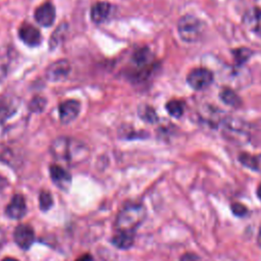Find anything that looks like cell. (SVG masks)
Masks as SVG:
<instances>
[{
	"instance_id": "obj_1",
	"label": "cell",
	"mask_w": 261,
	"mask_h": 261,
	"mask_svg": "<svg viewBox=\"0 0 261 261\" xmlns=\"http://www.w3.org/2000/svg\"><path fill=\"white\" fill-rule=\"evenodd\" d=\"M52 156L68 165H76L84 162L89 156L88 146L74 138L59 137L55 139L50 148Z\"/></svg>"
},
{
	"instance_id": "obj_2",
	"label": "cell",
	"mask_w": 261,
	"mask_h": 261,
	"mask_svg": "<svg viewBox=\"0 0 261 261\" xmlns=\"http://www.w3.org/2000/svg\"><path fill=\"white\" fill-rule=\"evenodd\" d=\"M147 215L143 204H126L118 212L115 220V230L136 232Z\"/></svg>"
},
{
	"instance_id": "obj_3",
	"label": "cell",
	"mask_w": 261,
	"mask_h": 261,
	"mask_svg": "<svg viewBox=\"0 0 261 261\" xmlns=\"http://www.w3.org/2000/svg\"><path fill=\"white\" fill-rule=\"evenodd\" d=\"M204 23L192 14H186L179 18L177 23L178 35L185 42H197L203 34Z\"/></svg>"
},
{
	"instance_id": "obj_4",
	"label": "cell",
	"mask_w": 261,
	"mask_h": 261,
	"mask_svg": "<svg viewBox=\"0 0 261 261\" xmlns=\"http://www.w3.org/2000/svg\"><path fill=\"white\" fill-rule=\"evenodd\" d=\"M223 136L233 142H245L248 138V128L246 123L238 118L229 117L223 121Z\"/></svg>"
},
{
	"instance_id": "obj_5",
	"label": "cell",
	"mask_w": 261,
	"mask_h": 261,
	"mask_svg": "<svg viewBox=\"0 0 261 261\" xmlns=\"http://www.w3.org/2000/svg\"><path fill=\"white\" fill-rule=\"evenodd\" d=\"M213 82V73L207 68H194L187 75V83L194 90H204Z\"/></svg>"
},
{
	"instance_id": "obj_6",
	"label": "cell",
	"mask_w": 261,
	"mask_h": 261,
	"mask_svg": "<svg viewBox=\"0 0 261 261\" xmlns=\"http://www.w3.org/2000/svg\"><path fill=\"white\" fill-rule=\"evenodd\" d=\"M133 62L141 70L140 76H147L154 67V55L147 47H142L133 54Z\"/></svg>"
},
{
	"instance_id": "obj_7",
	"label": "cell",
	"mask_w": 261,
	"mask_h": 261,
	"mask_svg": "<svg viewBox=\"0 0 261 261\" xmlns=\"http://www.w3.org/2000/svg\"><path fill=\"white\" fill-rule=\"evenodd\" d=\"M13 240L20 249L29 250L35 242L34 228L28 223L16 225L13 231Z\"/></svg>"
},
{
	"instance_id": "obj_8",
	"label": "cell",
	"mask_w": 261,
	"mask_h": 261,
	"mask_svg": "<svg viewBox=\"0 0 261 261\" xmlns=\"http://www.w3.org/2000/svg\"><path fill=\"white\" fill-rule=\"evenodd\" d=\"M27 210L24 197L21 194H14L5 207V215L10 219H21L27 214Z\"/></svg>"
},
{
	"instance_id": "obj_9",
	"label": "cell",
	"mask_w": 261,
	"mask_h": 261,
	"mask_svg": "<svg viewBox=\"0 0 261 261\" xmlns=\"http://www.w3.org/2000/svg\"><path fill=\"white\" fill-rule=\"evenodd\" d=\"M49 172L52 182L59 190L64 192H67L69 190L71 185V175L66 169L58 164H52L49 167Z\"/></svg>"
},
{
	"instance_id": "obj_10",
	"label": "cell",
	"mask_w": 261,
	"mask_h": 261,
	"mask_svg": "<svg viewBox=\"0 0 261 261\" xmlns=\"http://www.w3.org/2000/svg\"><path fill=\"white\" fill-rule=\"evenodd\" d=\"M70 71V64L65 59L51 63L46 69V77L51 82H59L67 77Z\"/></svg>"
},
{
	"instance_id": "obj_11",
	"label": "cell",
	"mask_w": 261,
	"mask_h": 261,
	"mask_svg": "<svg viewBox=\"0 0 261 261\" xmlns=\"http://www.w3.org/2000/svg\"><path fill=\"white\" fill-rule=\"evenodd\" d=\"M81 109V104L76 100H66L59 105V118L62 123H69L74 120Z\"/></svg>"
},
{
	"instance_id": "obj_12",
	"label": "cell",
	"mask_w": 261,
	"mask_h": 261,
	"mask_svg": "<svg viewBox=\"0 0 261 261\" xmlns=\"http://www.w3.org/2000/svg\"><path fill=\"white\" fill-rule=\"evenodd\" d=\"M18 36L28 46H38L42 42V35L40 31L31 23H22L19 27Z\"/></svg>"
},
{
	"instance_id": "obj_13",
	"label": "cell",
	"mask_w": 261,
	"mask_h": 261,
	"mask_svg": "<svg viewBox=\"0 0 261 261\" xmlns=\"http://www.w3.org/2000/svg\"><path fill=\"white\" fill-rule=\"evenodd\" d=\"M35 19L43 27H50L55 20V7L47 1L41 4L35 11Z\"/></svg>"
},
{
	"instance_id": "obj_14",
	"label": "cell",
	"mask_w": 261,
	"mask_h": 261,
	"mask_svg": "<svg viewBox=\"0 0 261 261\" xmlns=\"http://www.w3.org/2000/svg\"><path fill=\"white\" fill-rule=\"evenodd\" d=\"M136 239V232L130 231H122V230H115L111 243L112 245L120 250H127L133 247Z\"/></svg>"
},
{
	"instance_id": "obj_15",
	"label": "cell",
	"mask_w": 261,
	"mask_h": 261,
	"mask_svg": "<svg viewBox=\"0 0 261 261\" xmlns=\"http://www.w3.org/2000/svg\"><path fill=\"white\" fill-rule=\"evenodd\" d=\"M245 25L256 34H261V8L254 7L248 10L244 16Z\"/></svg>"
},
{
	"instance_id": "obj_16",
	"label": "cell",
	"mask_w": 261,
	"mask_h": 261,
	"mask_svg": "<svg viewBox=\"0 0 261 261\" xmlns=\"http://www.w3.org/2000/svg\"><path fill=\"white\" fill-rule=\"evenodd\" d=\"M111 6L108 2L105 1H100L96 2L92 7H91V19L96 22V23H101L103 22L109 15L110 13Z\"/></svg>"
},
{
	"instance_id": "obj_17",
	"label": "cell",
	"mask_w": 261,
	"mask_h": 261,
	"mask_svg": "<svg viewBox=\"0 0 261 261\" xmlns=\"http://www.w3.org/2000/svg\"><path fill=\"white\" fill-rule=\"evenodd\" d=\"M239 161L247 168L255 171H261V155L241 153L239 156Z\"/></svg>"
},
{
	"instance_id": "obj_18",
	"label": "cell",
	"mask_w": 261,
	"mask_h": 261,
	"mask_svg": "<svg viewBox=\"0 0 261 261\" xmlns=\"http://www.w3.org/2000/svg\"><path fill=\"white\" fill-rule=\"evenodd\" d=\"M219 98L222 100L223 103L231 107H239L242 104L241 98L230 88H223L219 93Z\"/></svg>"
},
{
	"instance_id": "obj_19",
	"label": "cell",
	"mask_w": 261,
	"mask_h": 261,
	"mask_svg": "<svg viewBox=\"0 0 261 261\" xmlns=\"http://www.w3.org/2000/svg\"><path fill=\"white\" fill-rule=\"evenodd\" d=\"M231 52H232L234 62L239 66L245 64L250 59V57L253 55V51L246 47H240V48L233 49Z\"/></svg>"
},
{
	"instance_id": "obj_20",
	"label": "cell",
	"mask_w": 261,
	"mask_h": 261,
	"mask_svg": "<svg viewBox=\"0 0 261 261\" xmlns=\"http://www.w3.org/2000/svg\"><path fill=\"white\" fill-rule=\"evenodd\" d=\"M138 113L142 120L147 121L149 123H154L158 120V116H157L155 110L149 105H141L139 107Z\"/></svg>"
},
{
	"instance_id": "obj_21",
	"label": "cell",
	"mask_w": 261,
	"mask_h": 261,
	"mask_svg": "<svg viewBox=\"0 0 261 261\" xmlns=\"http://www.w3.org/2000/svg\"><path fill=\"white\" fill-rule=\"evenodd\" d=\"M166 110L172 117L179 118L184 114L185 104L179 100H170L166 104Z\"/></svg>"
},
{
	"instance_id": "obj_22",
	"label": "cell",
	"mask_w": 261,
	"mask_h": 261,
	"mask_svg": "<svg viewBox=\"0 0 261 261\" xmlns=\"http://www.w3.org/2000/svg\"><path fill=\"white\" fill-rule=\"evenodd\" d=\"M53 198L49 191L42 190L39 194V207L42 211L46 212L53 206Z\"/></svg>"
},
{
	"instance_id": "obj_23",
	"label": "cell",
	"mask_w": 261,
	"mask_h": 261,
	"mask_svg": "<svg viewBox=\"0 0 261 261\" xmlns=\"http://www.w3.org/2000/svg\"><path fill=\"white\" fill-rule=\"evenodd\" d=\"M67 31V25L65 23H62L60 24L56 31L52 34L51 38H50V42H49V45H50V49H54L58 46V44L60 43L61 39L65 36V33Z\"/></svg>"
},
{
	"instance_id": "obj_24",
	"label": "cell",
	"mask_w": 261,
	"mask_h": 261,
	"mask_svg": "<svg viewBox=\"0 0 261 261\" xmlns=\"http://www.w3.org/2000/svg\"><path fill=\"white\" fill-rule=\"evenodd\" d=\"M45 106H46V100L42 97H35L34 99H32L29 105L31 111L33 112H42Z\"/></svg>"
},
{
	"instance_id": "obj_25",
	"label": "cell",
	"mask_w": 261,
	"mask_h": 261,
	"mask_svg": "<svg viewBox=\"0 0 261 261\" xmlns=\"http://www.w3.org/2000/svg\"><path fill=\"white\" fill-rule=\"evenodd\" d=\"M230 208H231L232 213H233L234 215L239 216V217H243V216L247 215L248 212H249L248 208H247L245 205L241 204V203H233Z\"/></svg>"
},
{
	"instance_id": "obj_26",
	"label": "cell",
	"mask_w": 261,
	"mask_h": 261,
	"mask_svg": "<svg viewBox=\"0 0 261 261\" xmlns=\"http://www.w3.org/2000/svg\"><path fill=\"white\" fill-rule=\"evenodd\" d=\"M180 261H200V259L195 254L187 253L180 258Z\"/></svg>"
},
{
	"instance_id": "obj_27",
	"label": "cell",
	"mask_w": 261,
	"mask_h": 261,
	"mask_svg": "<svg viewBox=\"0 0 261 261\" xmlns=\"http://www.w3.org/2000/svg\"><path fill=\"white\" fill-rule=\"evenodd\" d=\"M8 186V180L6 177L0 175V194L7 188Z\"/></svg>"
},
{
	"instance_id": "obj_28",
	"label": "cell",
	"mask_w": 261,
	"mask_h": 261,
	"mask_svg": "<svg viewBox=\"0 0 261 261\" xmlns=\"http://www.w3.org/2000/svg\"><path fill=\"white\" fill-rule=\"evenodd\" d=\"M74 261H94V258H93V256L91 254L86 253V254L82 255L81 257L76 258Z\"/></svg>"
},
{
	"instance_id": "obj_29",
	"label": "cell",
	"mask_w": 261,
	"mask_h": 261,
	"mask_svg": "<svg viewBox=\"0 0 261 261\" xmlns=\"http://www.w3.org/2000/svg\"><path fill=\"white\" fill-rule=\"evenodd\" d=\"M257 244L259 245V247H261V225H260V227H259L258 234H257Z\"/></svg>"
},
{
	"instance_id": "obj_30",
	"label": "cell",
	"mask_w": 261,
	"mask_h": 261,
	"mask_svg": "<svg viewBox=\"0 0 261 261\" xmlns=\"http://www.w3.org/2000/svg\"><path fill=\"white\" fill-rule=\"evenodd\" d=\"M1 261H18V260L15 258H12V257H5Z\"/></svg>"
},
{
	"instance_id": "obj_31",
	"label": "cell",
	"mask_w": 261,
	"mask_h": 261,
	"mask_svg": "<svg viewBox=\"0 0 261 261\" xmlns=\"http://www.w3.org/2000/svg\"><path fill=\"white\" fill-rule=\"evenodd\" d=\"M257 196H258V198L260 199V201H261V184L258 186V188H257Z\"/></svg>"
},
{
	"instance_id": "obj_32",
	"label": "cell",
	"mask_w": 261,
	"mask_h": 261,
	"mask_svg": "<svg viewBox=\"0 0 261 261\" xmlns=\"http://www.w3.org/2000/svg\"><path fill=\"white\" fill-rule=\"evenodd\" d=\"M0 239H1V237H0ZM0 246H1V242H0Z\"/></svg>"
}]
</instances>
